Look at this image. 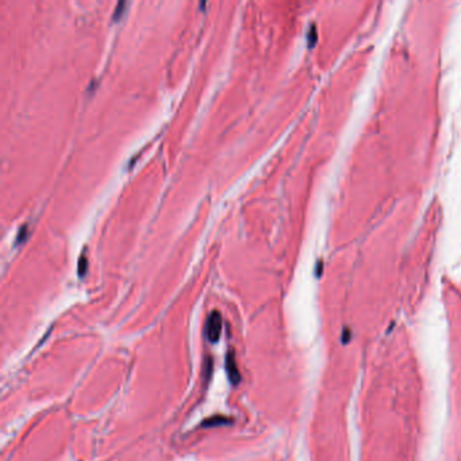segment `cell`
Here are the masks:
<instances>
[{
	"label": "cell",
	"instance_id": "6da1fadb",
	"mask_svg": "<svg viewBox=\"0 0 461 461\" xmlns=\"http://www.w3.org/2000/svg\"><path fill=\"white\" fill-rule=\"evenodd\" d=\"M222 331V315L219 311H213L210 314L206 325V335L210 342H218Z\"/></svg>",
	"mask_w": 461,
	"mask_h": 461
},
{
	"label": "cell",
	"instance_id": "7a4b0ae2",
	"mask_svg": "<svg viewBox=\"0 0 461 461\" xmlns=\"http://www.w3.org/2000/svg\"><path fill=\"white\" fill-rule=\"evenodd\" d=\"M226 369L229 373V379L233 384H238L240 383V371H238V366L235 364V359H234L233 352H229L228 357H226Z\"/></svg>",
	"mask_w": 461,
	"mask_h": 461
},
{
	"label": "cell",
	"instance_id": "3957f363",
	"mask_svg": "<svg viewBox=\"0 0 461 461\" xmlns=\"http://www.w3.org/2000/svg\"><path fill=\"white\" fill-rule=\"evenodd\" d=\"M228 418H223V417H216V418H211L209 421H206V422H203V426H215V425H222V423H229Z\"/></svg>",
	"mask_w": 461,
	"mask_h": 461
},
{
	"label": "cell",
	"instance_id": "277c9868",
	"mask_svg": "<svg viewBox=\"0 0 461 461\" xmlns=\"http://www.w3.org/2000/svg\"><path fill=\"white\" fill-rule=\"evenodd\" d=\"M126 6H127L126 1H120V3L116 4V7H115V13H114V19H118V18L122 16V14H123V8H125Z\"/></svg>",
	"mask_w": 461,
	"mask_h": 461
},
{
	"label": "cell",
	"instance_id": "5b68a950",
	"mask_svg": "<svg viewBox=\"0 0 461 461\" xmlns=\"http://www.w3.org/2000/svg\"><path fill=\"white\" fill-rule=\"evenodd\" d=\"M85 268H87V260H85V257L82 256V259H80V261H79V275H80V276L84 275Z\"/></svg>",
	"mask_w": 461,
	"mask_h": 461
}]
</instances>
